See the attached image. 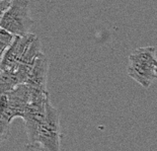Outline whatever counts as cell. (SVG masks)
<instances>
[{
	"label": "cell",
	"mask_w": 157,
	"mask_h": 151,
	"mask_svg": "<svg viewBox=\"0 0 157 151\" xmlns=\"http://www.w3.org/2000/svg\"><path fill=\"white\" fill-rule=\"evenodd\" d=\"M42 44L34 33L15 37L3 57L0 69L13 73L21 84L25 83L36 60L42 54Z\"/></svg>",
	"instance_id": "6da1fadb"
},
{
	"label": "cell",
	"mask_w": 157,
	"mask_h": 151,
	"mask_svg": "<svg viewBox=\"0 0 157 151\" xmlns=\"http://www.w3.org/2000/svg\"><path fill=\"white\" fill-rule=\"evenodd\" d=\"M127 73L144 88H149L157 80L156 48L153 46L140 47L129 56Z\"/></svg>",
	"instance_id": "7a4b0ae2"
},
{
	"label": "cell",
	"mask_w": 157,
	"mask_h": 151,
	"mask_svg": "<svg viewBox=\"0 0 157 151\" xmlns=\"http://www.w3.org/2000/svg\"><path fill=\"white\" fill-rule=\"evenodd\" d=\"M33 143L39 144L43 151H61V127L59 112L48 102L46 115L36 131Z\"/></svg>",
	"instance_id": "3957f363"
},
{
	"label": "cell",
	"mask_w": 157,
	"mask_h": 151,
	"mask_svg": "<svg viewBox=\"0 0 157 151\" xmlns=\"http://www.w3.org/2000/svg\"><path fill=\"white\" fill-rule=\"evenodd\" d=\"M33 25L29 0H11L10 6L0 21V29L14 37L28 35Z\"/></svg>",
	"instance_id": "277c9868"
},
{
	"label": "cell",
	"mask_w": 157,
	"mask_h": 151,
	"mask_svg": "<svg viewBox=\"0 0 157 151\" xmlns=\"http://www.w3.org/2000/svg\"><path fill=\"white\" fill-rule=\"evenodd\" d=\"M6 95V113L12 121L15 118H21L25 115L26 110L32 100V91L29 86L23 83L16 86Z\"/></svg>",
	"instance_id": "5b68a950"
},
{
	"label": "cell",
	"mask_w": 157,
	"mask_h": 151,
	"mask_svg": "<svg viewBox=\"0 0 157 151\" xmlns=\"http://www.w3.org/2000/svg\"><path fill=\"white\" fill-rule=\"evenodd\" d=\"M49 72V60L47 56L42 53L36 60L34 66L29 72L25 84L31 89L33 95H46L49 93L47 90V80Z\"/></svg>",
	"instance_id": "8992f818"
},
{
	"label": "cell",
	"mask_w": 157,
	"mask_h": 151,
	"mask_svg": "<svg viewBox=\"0 0 157 151\" xmlns=\"http://www.w3.org/2000/svg\"><path fill=\"white\" fill-rule=\"evenodd\" d=\"M15 37L10 33L6 32L5 29H0V64L4 57L5 53L7 52L9 47L11 46L12 42L14 41Z\"/></svg>",
	"instance_id": "52a82bcc"
},
{
	"label": "cell",
	"mask_w": 157,
	"mask_h": 151,
	"mask_svg": "<svg viewBox=\"0 0 157 151\" xmlns=\"http://www.w3.org/2000/svg\"><path fill=\"white\" fill-rule=\"evenodd\" d=\"M11 4V0H0V21Z\"/></svg>",
	"instance_id": "ba28073f"
},
{
	"label": "cell",
	"mask_w": 157,
	"mask_h": 151,
	"mask_svg": "<svg viewBox=\"0 0 157 151\" xmlns=\"http://www.w3.org/2000/svg\"><path fill=\"white\" fill-rule=\"evenodd\" d=\"M23 151H43L42 147L36 143H29L23 148Z\"/></svg>",
	"instance_id": "9c48e42d"
}]
</instances>
